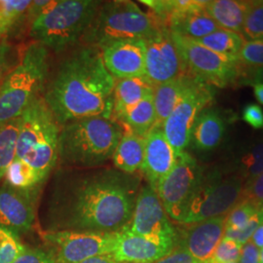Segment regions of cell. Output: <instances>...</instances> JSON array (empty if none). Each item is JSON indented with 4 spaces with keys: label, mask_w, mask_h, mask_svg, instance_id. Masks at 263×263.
Here are the masks:
<instances>
[{
    "label": "cell",
    "mask_w": 263,
    "mask_h": 263,
    "mask_svg": "<svg viewBox=\"0 0 263 263\" xmlns=\"http://www.w3.org/2000/svg\"><path fill=\"white\" fill-rule=\"evenodd\" d=\"M164 28L151 12H144L135 2L112 0L102 2L83 41L100 48L117 40L146 39Z\"/></svg>",
    "instance_id": "obj_7"
},
{
    "label": "cell",
    "mask_w": 263,
    "mask_h": 263,
    "mask_svg": "<svg viewBox=\"0 0 263 263\" xmlns=\"http://www.w3.org/2000/svg\"><path fill=\"white\" fill-rule=\"evenodd\" d=\"M13 263H56V261L47 250L26 247Z\"/></svg>",
    "instance_id": "obj_39"
},
{
    "label": "cell",
    "mask_w": 263,
    "mask_h": 263,
    "mask_svg": "<svg viewBox=\"0 0 263 263\" xmlns=\"http://www.w3.org/2000/svg\"><path fill=\"white\" fill-rule=\"evenodd\" d=\"M204 169L190 153L178 156L174 168L156 188L160 201L171 219L181 223Z\"/></svg>",
    "instance_id": "obj_11"
},
{
    "label": "cell",
    "mask_w": 263,
    "mask_h": 263,
    "mask_svg": "<svg viewBox=\"0 0 263 263\" xmlns=\"http://www.w3.org/2000/svg\"><path fill=\"white\" fill-rule=\"evenodd\" d=\"M195 80L187 74H181L154 88L153 103L156 112V125H163Z\"/></svg>",
    "instance_id": "obj_21"
},
{
    "label": "cell",
    "mask_w": 263,
    "mask_h": 263,
    "mask_svg": "<svg viewBox=\"0 0 263 263\" xmlns=\"http://www.w3.org/2000/svg\"><path fill=\"white\" fill-rule=\"evenodd\" d=\"M170 31L192 39L205 37L217 31L220 27L206 12V7L194 10L170 22Z\"/></svg>",
    "instance_id": "obj_25"
},
{
    "label": "cell",
    "mask_w": 263,
    "mask_h": 263,
    "mask_svg": "<svg viewBox=\"0 0 263 263\" xmlns=\"http://www.w3.org/2000/svg\"><path fill=\"white\" fill-rule=\"evenodd\" d=\"M247 201L258 209L263 208V173L255 179L245 183L240 201Z\"/></svg>",
    "instance_id": "obj_37"
},
{
    "label": "cell",
    "mask_w": 263,
    "mask_h": 263,
    "mask_svg": "<svg viewBox=\"0 0 263 263\" xmlns=\"http://www.w3.org/2000/svg\"><path fill=\"white\" fill-rule=\"evenodd\" d=\"M176 246L136 235L123 228L111 255L120 263H155L169 254Z\"/></svg>",
    "instance_id": "obj_19"
},
{
    "label": "cell",
    "mask_w": 263,
    "mask_h": 263,
    "mask_svg": "<svg viewBox=\"0 0 263 263\" xmlns=\"http://www.w3.org/2000/svg\"><path fill=\"white\" fill-rule=\"evenodd\" d=\"M79 263H120L117 262L113 258L111 254H104V255H99V256H94L91 258H88L84 261Z\"/></svg>",
    "instance_id": "obj_44"
},
{
    "label": "cell",
    "mask_w": 263,
    "mask_h": 263,
    "mask_svg": "<svg viewBox=\"0 0 263 263\" xmlns=\"http://www.w3.org/2000/svg\"><path fill=\"white\" fill-rule=\"evenodd\" d=\"M42 238L56 263H79L94 256L112 254L118 232L50 230L44 232Z\"/></svg>",
    "instance_id": "obj_10"
},
{
    "label": "cell",
    "mask_w": 263,
    "mask_h": 263,
    "mask_svg": "<svg viewBox=\"0 0 263 263\" xmlns=\"http://www.w3.org/2000/svg\"><path fill=\"white\" fill-rule=\"evenodd\" d=\"M260 209L254 204L241 201L226 216V228L238 229L246 226Z\"/></svg>",
    "instance_id": "obj_34"
},
{
    "label": "cell",
    "mask_w": 263,
    "mask_h": 263,
    "mask_svg": "<svg viewBox=\"0 0 263 263\" xmlns=\"http://www.w3.org/2000/svg\"><path fill=\"white\" fill-rule=\"evenodd\" d=\"M154 88L145 76L117 80L113 93V116L118 120L133 106L153 95Z\"/></svg>",
    "instance_id": "obj_22"
},
{
    "label": "cell",
    "mask_w": 263,
    "mask_h": 263,
    "mask_svg": "<svg viewBox=\"0 0 263 263\" xmlns=\"http://www.w3.org/2000/svg\"><path fill=\"white\" fill-rule=\"evenodd\" d=\"M226 216L210 218L197 223L188 224L182 233L179 247L187 251L197 260L208 263L224 236Z\"/></svg>",
    "instance_id": "obj_18"
},
{
    "label": "cell",
    "mask_w": 263,
    "mask_h": 263,
    "mask_svg": "<svg viewBox=\"0 0 263 263\" xmlns=\"http://www.w3.org/2000/svg\"><path fill=\"white\" fill-rule=\"evenodd\" d=\"M49 69V50L33 42L0 84V125L21 117L39 97L47 83Z\"/></svg>",
    "instance_id": "obj_6"
},
{
    "label": "cell",
    "mask_w": 263,
    "mask_h": 263,
    "mask_svg": "<svg viewBox=\"0 0 263 263\" xmlns=\"http://www.w3.org/2000/svg\"><path fill=\"white\" fill-rule=\"evenodd\" d=\"M118 121L121 122L123 128L144 138L156 125L153 95L146 97L139 104L133 106L127 112L123 114Z\"/></svg>",
    "instance_id": "obj_26"
},
{
    "label": "cell",
    "mask_w": 263,
    "mask_h": 263,
    "mask_svg": "<svg viewBox=\"0 0 263 263\" xmlns=\"http://www.w3.org/2000/svg\"><path fill=\"white\" fill-rule=\"evenodd\" d=\"M224 121L215 109L205 108L194 122L190 143L199 151H211L216 148L223 139Z\"/></svg>",
    "instance_id": "obj_20"
},
{
    "label": "cell",
    "mask_w": 263,
    "mask_h": 263,
    "mask_svg": "<svg viewBox=\"0 0 263 263\" xmlns=\"http://www.w3.org/2000/svg\"><path fill=\"white\" fill-rule=\"evenodd\" d=\"M143 159L144 138L124 128L122 138L112 156L115 168L125 174L135 175L141 171Z\"/></svg>",
    "instance_id": "obj_24"
},
{
    "label": "cell",
    "mask_w": 263,
    "mask_h": 263,
    "mask_svg": "<svg viewBox=\"0 0 263 263\" xmlns=\"http://www.w3.org/2000/svg\"><path fill=\"white\" fill-rule=\"evenodd\" d=\"M115 82L100 48L85 44L60 63L43 100L60 126L87 117L112 118Z\"/></svg>",
    "instance_id": "obj_2"
},
{
    "label": "cell",
    "mask_w": 263,
    "mask_h": 263,
    "mask_svg": "<svg viewBox=\"0 0 263 263\" xmlns=\"http://www.w3.org/2000/svg\"><path fill=\"white\" fill-rule=\"evenodd\" d=\"M124 128L113 118L87 117L61 126L58 161L64 165L94 168L112 159Z\"/></svg>",
    "instance_id": "obj_3"
},
{
    "label": "cell",
    "mask_w": 263,
    "mask_h": 263,
    "mask_svg": "<svg viewBox=\"0 0 263 263\" xmlns=\"http://www.w3.org/2000/svg\"><path fill=\"white\" fill-rule=\"evenodd\" d=\"M20 127V117L0 125V183L16 158V145Z\"/></svg>",
    "instance_id": "obj_29"
},
{
    "label": "cell",
    "mask_w": 263,
    "mask_h": 263,
    "mask_svg": "<svg viewBox=\"0 0 263 263\" xmlns=\"http://www.w3.org/2000/svg\"><path fill=\"white\" fill-rule=\"evenodd\" d=\"M208 263H209V262H208ZM232 263H239V262H232Z\"/></svg>",
    "instance_id": "obj_48"
},
{
    "label": "cell",
    "mask_w": 263,
    "mask_h": 263,
    "mask_svg": "<svg viewBox=\"0 0 263 263\" xmlns=\"http://www.w3.org/2000/svg\"><path fill=\"white\" fill-rule=\"evenodd\" d=\"M194 40L217 54L233 59H238V55L247 41L243 34L226 29H219L205 37Z\"/></svg>",
    "instance_id": "obj_28"
},
{
    "label": "cell",
    "mask_w": 263,
    "mask_h": 263,
    "mask_svg": "<svg viewBox=\"0 0 263 263\" xmlns=\"http://www.w3.org/2000/svg\"><path fill=\"white\" fill-rule=\"evenodd\" d=\"M145 45V78L154 87L184 74L183 65L169 28H161Z\"/></svg>",
    "instance_id": "obj_14"
},
{
    "label": "cell",
    "mask_w": 263,
    "mask_h": 263,
    "mask_svg": "<svg viewBox=\"0 0 263 263\" xmlns=\"http://www.w3.org/2000/svg\"><path fill=\"white\" fill-rule=\"evenodd\" d=\"M25 248L20 235L0 226V263L14 262Z\"/></svg>",
    "instance_id": "obj_31"
},
{
    "label": "cell",
    "mask_w": 263,
    "mask_h": 263,
    "mask_svg": "<svg viewBox=\"0 0 263 263\" xmlns=\"http://www.w3.org/2000/svg\"><path fill=\"white\" fill-rule=\"evenodd\" d=\"M103 1L51 0L31 22L30 37L56 53L73 47L84 37Z\"/></svg>",
    "instance_id": "obj_4"
},
{
    "label": "cell",
    "mask_w": 263,
    "mask_h": 263,
    "mask_svg": "<svg viewBox=\"0 0 263 263\" xmlns=\"http://www.w3.org/2000/svg\"><path fill=\"white\" fill-rule=\"evenodd\" d=\"M140 179L117 169L63 175L49 205L51 231L116 233L131 220Z\"/></svg>",
    "instance_id": "obj_1"
},
{
    "label": "cell",
    "mask_w": 263,
    "mask_h": 263,
    "mask_svg": "<svg viewBox=\"0 0 263 263\" xmlns=\"http://www.w3.org/2000/svg\"><path fill=\"white\" fill-rule=\"evenodd\" d=\"M243 245L223 237L209 263L239 262Z\"/></svg>",
    "instance_id": "obj_35"
},
{
    "label": "cell",
    "mask_w": 263,
    "mask_h": 263,
    "mask_svg": "<svg viewBox=\"0 0 263 263\" xmlns=\"http://www.w3.org/2000/svg\"><path fill=\"white\" fill-rule=\"evenodd\" d=\"M177 158L162 126L155 125L144 137V159L141 170L148 185L155 191L160 182L174 168Z\"/></svg>",
    "instance_id": "obj_17"
},
{
    "label": "cell",
    "mask_w": 263,
    "mask_h": 263,
    "mask_svg": "<svg viewBox=\"0 0 263 263\" xmlns=\"http://www.w3.org/2000/svg\"><path fill=\"white\" fill-rule=\"evenodd\" d=\"M250 5L251 1L213 0L207 1L206 12L220 28L242 34Z\"/></svg>",
    "instance_id": "obj_23"
},
{
    "label": "cell",
    "mask_w": 263,
    "mask_h": 263,
    "mask_svg": "<svg viewBox=\"0 0 263 263\" xmlns=\"http://www.w3.org/2000/svg\"><path fill=\"white\" fill-rule=\"evenodd\" d=\"M242 34L250 40L263 39V1H251Z\"/></svg>",
    "instance_id": "obj_32"
},
{
    "label": "cell",
    "mask_w": 263,
    "mask_h": 263,
    "mask_svg": "<svg viewBox=\"0 0 263 263\" xmlns=\"http://www.w3.org/2000/svg\"><path fill=\"white\" fill-rule=\"evenodd\" d=\"M60 131V124L41 97L20 117L16 158L35 170L44 181L58 163Z\"/></svg>",
    "instance_id": "obj_5"
},
{
    "label": "cell",
    "mask_w": 263,
    "mask_h": 263,
    "mask_svg": "<svg viewBox=\"0 0 263 263\" xmlns=\"http://www.w3.org/2000/svg\"><path fill=\"white\" fill-rule=\"evenodd\" d=\"M238 62L244 68L263 66V39L246 41L238 55Z\"/></svg>",
    "instance_id": "obj_33"
},
{
    "label": "cell",
    "mask_w": 263,
    "mask_h": 263,
    "mask_svg": "<svg viewBox=\"0 0 263 263\" xmlns=\"http://www.w3.org/2000/svg\"><path fill=\"white\" fill-rule=\"evenodd\" d=\"M251 242L259 250L263 249V223L255 231L251 238Z\"/></svg>",
    "instance_id": "obj_45"
},
{
    "label": "cell",
    "mask_w": 263,
    "mask_h": 263,
    "mask_svg": "<svg viewBox=\"0 0 263 263\" xmlns=\"http://www.w3.org/2000/svg\"><path fill=\"white\" fill-rule=\"evenodd\" d=\"M38 187L19 189L5 181L0 185V226L16 234L31 230L35 219Z\"/></svg>",
    "instance_id": "obj_15"
},
{
    "label": "cell",
    "mask_w": 263,
    "mask_h": 263,
    "mask_svg": "<svg viewBox=\"0 0 263 263\" xmlns=\"http://www.w3.org/2000/svg\"><path fill=\"white\" fill-rule=\"evenodd\" d=\"M104 66L117 79L145 76V45L139 38L123 39L100 47Z\"/></svg>",
    "instance_id": "obj_16"
},
{
    "label": "cell",
    "mask_w": 263,
    "mask_h": 263,
    "mask_svg": "<svg viewBox=\"0 0 263 263\" xmlns=\"http://www.w3.org/2000/svg\"><path fill=\"white\" fill-rule=\"evenodd\" d=\"M5 182L19 189H31L43 184L37 172L22 160L15 158L5 175Z\"/></svg>",
    "instance_id": "obj_30"
},
{
    "label": "cell",
    "mask_w": 263,
    "mask_h": 263,
    "mask_svg": "<svg viewBox=\"0 0 263 263\" xmlns=\"http://www.w3.org/2000/svg\"><path fill=\"white\" fill-rule=\"evenodd\" d=\"M243 188V179L235 174L223 176L217 168L204 170L181 224L226 216L239 203Z\"/></svg>",
    "instance_id": "obj_8"
},
{
    "label": "cell",
    "mask_w": 263,
    "mask_h": 263,
    "mask_svg": "<svg viewBox=\"0 0 263 263\" xmlns=\"http://www.w3.org/2000/svg\"><path fill=\"white\" fill-rule=\"evenodd\" d=\"M239 263H259V249L251 241L243 245Z\"/></svg>",
    "instance_id": "obj_43"
},
{
    "label": "cell",
    "mask_w": 263,
    "mask_h": 263,
    "mask_svg": "<svg viewBox=\"0 0 263 263\" xmlns=\"http://www.w3.org/2000/svg\"><path fill=\"white\" fill-rule=\"evenodd\" d=\"M259 263H263V249L259 250Z\"/></svg>",
    "instance_id": "obj_47"
},
{
    "label": "cell",
    "mask_w": 263,
    "mask_h": 263,
    "mask_svg": "<svg viewBox=\"0 0 263 263\" xmlns=\"http://www.w3.org/2000/svg\"><path fill=\"white\" fill-rule=\"evenodd\" d=\"M172 37L181 59L184 74L206 84L224 88L240 78L238 59L217 54L192 38L172 32Z\"/></svg>",
    "instance_id": "obj_9"
},
{
    "label": "cell",
    "mask_w": 263,
    "mask_h": 263,
    "mask_svg": "<svg viewBox=\"0 0 263 263\" xmlns=\"http://www.w3.org/2000/svg\"><path fill=\"white\" fill-rule=\"evenodd\" d=\"M16 65V52L6 40L0 41V84Z\"/></svg>",
    "instance_id": "obj_38"
},
{
    "label": "cell",
    "mask_w": 263,
    "mask_h": 263,
    "mask_svg": "<svg viewBox=\"0 0 263 263\" xmlns=\"http://www.w3.org/2000/svg\"><path fill=\"white\" fill-rule=\"evenodd\" d=\"M243 76L241 82L244 84H263V66L256 68H244L240 66V76Z\"/></svg>",
    "instance_id": "obj_42"
},
{
    "label": "cell",
    "mask_w": 263,
    "mask_h": 263,
    "mask_svg": "<svg viewBox=\"0 0 263 263\" xmlns=\"http://www.w3.org/2000/svg\"><path fill=\"white\" fill-rule=\"evenodd\" d=\"M125 228L136 235L176 247L178 245V232L170 221L157 192L148 184L140 189L131 220Z\"/></svg>",
    "instance_id": "obj_13"
},
{
    "label": "cell",
    "mask_w": 263,
    "mask_h": 263,
    "mask_svg": "<svg viewBox=\"0 0 263 263\" xmlns=\"http://www.w3.org/2000/svg\"><path fill=\"white\" fill-rule=\"evenodd\" d=\"M155 263H203L197 260L182 248L174 249L169 254Z\"/></svg>",
    "instance_id": "obj_41"
},
{
    "label": "cell",
    "mask_w": 263,
    "mask_h": 263,
    "mask_svg": "<svg viewBox=\"0 0 263 263\" xmlns=\"http://www.w3.org/2000/svg\"><path fill=\"white\" fill-rule=\"evenodd\" d=\"M234 174L245 183L255 179L263 173V140L244 146L234 160Z\"/></svg>",
    "instance_id": "obj_27"
},
{
    "label": "cell",
    "mask_w": 263,
    "mask_h": 263,
    "mask_svg": "<svg viewBox=\"0 0 263 263\" xmlns=\"http://www.w3.org/2000/svg\"><path fill=\"white\" fill-rule=\"evenodd\" d=\"M263 223V208L260 209L254 217L246 224V226L233 229V228H226L224 236L226 238L234 240L241 245H245L251 241L252 236L254 235V231Z\"/></svg>",
    "instance_id": "obj_36"
},
{
    "label": "cell",
    "mask_w": 263,
    "mask_h": 263,
    "mask_svg": "<svg viewBox=\"0 0 263 263\" xmlns=\"http://www.w3.org/2000/svg\"><path fill=\"white\" fill-rule=\"evenodd\" d=\"M214 99L211 85L199 80L191 86L175 109L162 125V129L177 156L185 152L190 144L194 122L201 112Z\"/></svg>",
    "instance_id": "obj_12"
},
{
    "label": "cell",
    "mask_w": 263,
    "mask_h": 263,
    "mask_svg": "<svg viewBox=\"0 0 263 263\" xmlns=\"http://www.w3.org/2000/svg\"><path fill=\"white\" fill-rule=\"evenodd\" d=\"M242 118L254 129H263V110L260 105L256 104H247L242 112Z\"/></svg>",
    "instance_id": "obj_40"
},
{
    "label": "cell",
    "mask_w": 263,
    "mask_h": 263,
    "mask_svg": "<svg viewBox=\"0 0 263 263\" xmlns=\"http://www.w3.org/2000/svg\"><path fill=\"white\" fill-rule=\"evenodd\" d=\"M251 86L254 89L255 99L258 101L259 104L263 105V84H261V83H254V84H251Z\"/></svg>",
    "instance_id": "obj_46"
}]
</instances>
